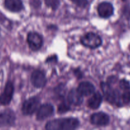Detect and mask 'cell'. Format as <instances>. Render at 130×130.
Wrapping results in <instances>:
<instances>
[{
  "instance_id": "obj_1",
  "label": "cell",
  "mask_w": 130,
  "mask_h": 130,
  "mask_svg": "<svg viewBox=\"0 0 130 130\" xmlns=\"http://www.w3.org/2000/svg\"><path fill=\"white\" fill-rule=\"evenodd\" d=\"M79 121L76 118H60L48 121L46 124V129L48 130H71L77 128Z\"/></svg>"
},
{
  "instance_id": "obj_2",
  "label": "cell",
  "mask_w": 130,
  "mask_h": 130,
  "mask_svg": "<svg viewBox=\"0 0 130 130\" xmlns=\"http://www.w3.org/2000/svg\"><path fill=\"white\" fill-rule=\"evenodd\" d=\"M100 86L107 101L118 106H121L123 105L121 95L118 90H114L110 85L104 82L101 83Z\"/></svg>"
},
{
  "instance_id": "obj_3",
  "label": "cell",
  "mask_w": 130,
  "mask_h": 130,
  "mask_svg": "<svg viewBox=\"0 0 130 130\" xmlns=\"http://www.w3.org/2000/svg\"><path fill=\"white\" fill-rule=\"evenodd\" d=\"M83 45L91 49H95L102 45V40L98 34L94 32H88L83 36L81 38Z\"/></svg>"
},
{
  "instance_id": "obj_4",
  "label": "cell",
  "mask_w": 130,
  "mask_h": 130,
  "mask_svg": "<svg viewBox=\"0 0 130 130\" xmlns=\"http://www.w3.org/2000/svg\"><path fill=\"white\" fill-rule=\"evenodd\" d=\"M15 114L11 109L0 110V127H10L14 125Z\"/></svg>"
},
{
  "instance_id": "obj_5",
  "label": "cell",
  "mask_w": 130,
  "mask_h": 130,
  "mask_svg": "<svg viewBox=\"0 0 130 130\" xmlns=\"http://www.w3.org/2000/svg\"><path fill=\"white\" fill-rule=\"evenodd\" d=\"M39 103V99L36 96L29 98L23 104L22 112L24 115H32L38 109Z\"/></svg>"
},
{
  "instance_id": "obj_6",
  "label": "cell",
  "mask_w": 130,
  "mask_h": 130,
  "mask_svg": "<svg viewBox=\"0 0 130 130\" xmlns=\"http://www.w3.org/2000/svg\"><path fill=\"white\" fill-rule=\"evenodd\" d=\"M14 93V86L11 81L6 83L3 91L0 96V105H7L11 102Z\"/></svg>"
},
{
  "instance_id": "obj_7",
  "label": "cell",
  "mask_w": 130,
  "mask_h": 130,
  "mask_svg": "<svg viewBox=\"0 0 130 130\" xmlns=\"http://www.w3.org/2000/svg\"><path fill=\"white\" fill-rule=\"evenodd\" d=\"M27 43L32 50H39L43 45V38L38 33L31 32L27 36Z\"/></svg>"
},
{
  "instance_id": "obj_8",
  "label": "cell",
  "mask_w": 130,
  "mask_h": 130,
  "mask_svg": "<svg viewBox=\"0 0 130 130\" xmlns=\"http://www.w3.org/2000/svg\"><path fill=\"white\" fill-rule=\"evenodd\" d=\"M54 112V107L50 104H44L39 107L36 118L39 121H43L52 116Z\"/></svg>"
},
{
  "instance_id": "obj_9",
  "label": "cell",
  "mask_w": 130,
  "mask_h": 130,
  "mask_svg": "<svg viewBox=\"0 0 130 130\" xmlns=\"http://www.w3.org/2000/svg\"><path fill=\"white\" fill-rule=\"evenodd\" d=\"M30 81L33 86L36 88H43L46 84V78L45 75L42 71L38 70L34 71L32 73Z\"/></svg>"
},
{
  "instance_id": "obj_10",
  "label": "cell",
  "mask_w": 130,
  "mask_h": 130,
  "mask_svg": "<svg viewBox=\"0 0 130 130\" xmlns=\"http://www.w3.org/2000/svg\"><path fill=\"white\" fill-rule=\"evenodd\" d=\"M109 116L104 112H96L92 114L90 118L91 124L96 126H106L109 123Z\"/></svg>"
},
{
  "instance_id": "obj_11",
  "label": "cell",
  "mask_w": 130,
  "mask_h": 130,
  "mask_svg": "<svg viewBox=\"0 0 130 130\" xmlns=\"http://www.w3.org/2000/svg\"><path fill=\"white\" fill-rule=\"evenodd\" d=\"M99 15L104 19H107L112 15L114 13V7L112 5L108 2H102L97 7Z\"/></svg>"
},
{
  "instance_id": "obj_12",
  "label": "cell",
  "mask_w": 130,
  "mask_h": 130,
  "mask_svg": "<svg viewBox=\"0 0 130 130\" xmlns=\"http://www.w3.org/2000/svg\"><path fill=\"white\" fill-rule=\"evenodd\" d=\"M5 6L11 12H19L24 8L21 0H5Z\"/></svg>"
},
{
  "instance_id": "obj_13",
  "label": "cell",
  "mask_w": 130,
  "mask_h": 130,
  "mask_svg": "<svg viewBox=\"0 0 130 130\" xmlns=\"http://www.w3.org/2000/svg\"><path fill=\"white\" fill-rule=\"evenodd\" d=\"M93 85L88 81H83L79 85L77 90L83 96H89L95 92Z\"/></svg>"
},
{
  "instance_id": "obj_14",
  "label": "cell",
  "mask_w": 130,
  "mask_h": 130,
  "mask_svg": "<svg viewBox=\"0 0 130 130\" xmlns=\"http://www.w3.org/2000/svg\"><path fill=\"white\" fill-rule=\"evenodd\" d=\"M83 95L80 93L77 90H71L68 95V102L74 105H79L83 102Z\"/></svg>"
},
{
  "instance_id": "obj_15",
  "label": "cell",
  "mask_w": 130,
  "mask_h": 130,
  "mask_svg": "<svg viewBox=\"0 0 130 130\" xmlns=\"http://www.w3.org/2000/svg\"><path fill=\"white\" fill-rule=\"evenodd\" d=\"M102 102V96L101 94L97 91L95 93L88 101V106L91 109H96L100 106Z\"/></svg>"
},
{
  "instance_id": "obj_16",
  "label": "cell",
  "mask_w": 130,
  "mask_h": 130,
  "mask_svg": "<svg viewBox=\"0 0 130 130\" xmlns=\"http://www.w3.org/2000/svg\"><path fill=\"white\" fill-rule=\"evenodd\" d=\"M70 110V107L66 103H62L60 104L58 107V112L59 114H63L67 112H68Z\"/></svg>"
},
{
  "instance_id": "obj_17",
  "label": "cell",
  "mask_w": 130,
  "mask_h": 130,
  "mask_svg": "<svg viewBox=\"0 0 130 130\" xmlns=\"http://www.w3.org/2000/svg\"><path fill=\"white\" fill-rule=\"evenodd\" d=\"M123 104H128L130 102V91H126L121 95Z\"/></svg>"
},
{
  "instance_id": "obj_18",
  "label": "cell",
  "mask_w": 130,
  "mask_h": 130,
  "mask_svg": "<svg viewBox=\"0 0 130 130\" xmlns=\"http://www.w3.org/2000/svg\"><path fill=\"white\" fill-rule=\"evenodd\" d=\"M71 1L81 8H85L88 4V0H71Z\"/></svg>"
},
{
  "instance_id": "obj_19",
  "label": "cell",
  "mask_w": 130,
  "mask_h": 130,
  "mask_svg": "<svg viewBox=\"0 0 130 130\" xmlns=\"http://www.w3.org/2000/svg\"><path fill=\"white\" fill-rule=\"evenodd\" d=\"M46 4L53 9H56L59 5L58 0H46Z\"/></svg>"
},
{
  "instance_id": "obj_20",
  "label": "cell",
  "mask_w": 130,
  "mask_h": 130,
  "mask_svg": "<svg viewBox=\"0 0 130 130\" xmlns=\"http://www.w3.org/2000/svg\"><path fill=\"white\" fill-rule=\"evenodd\" d=\"M120 87L124 90H128L130 88L129 83L126 80L123 79L120 81Z\"/></svg>"
}]
</instances>
